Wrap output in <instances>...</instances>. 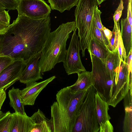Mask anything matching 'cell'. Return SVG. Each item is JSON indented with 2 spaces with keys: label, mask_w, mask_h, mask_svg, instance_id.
Listing matches in <instances>:
<instances>
[{
  "label": "cell",
  "mask_w": 132,
  "mask_h": 132,
  "mask_svg": "<svg viewBox=\"0 0 132 132\" xmlns=\"http://www.w3.org/2000/svg\"><path fill=\"white\" fill-rule=\"evenodd\" d=\"M51 31L50 15L39 19L18 15L0 35V56L21 59L26 63L42 52Z\"/></svg>",
  "instance_id": "cell-1"
},
{
  "label": "cell",
  "mask_w": 132,
  "mask_h": 132,
  "mask_svg": "<svg viewBox=\"0 0 132 132\" xmlns=\"http://www.w3.org/2000/svg\"><path fill=\"white\" fill-rule=\"evenodd\" d=\"M76 28L75 21L62 23L48 35L41 53L39 66L42 73L49 71L58 63L64 62L66 42L70 34Z\"/></svg>",
  "instance_id": "cell-2"
},
{
  "label": "cell",
  "mask_w": 132,
  "mask_h": 132,
  "mask_svg": "<svg viewBox=\"0 0 132 132\" xmlns=\"http://www.w3.org/2000/svg\"><path fill=\"white\" fill-rule=\"evenodd\" d=\"M98 4L97 0H79L75 11V22L78 30L80 50L82 56L86 49L89 50L93 36V20L94 10Z\"/></svg>",
  "instance_id": "cell-3"
},
{
  "label": "cell",
  "mask_w": 132,
  "mask_h": 132,
  "mask_svg": "<svg viewBox=\"0 0 132 132\" xmlns=\"http://www.w3.org/2000/svg\"><path fill=\"white\" fill-rule=\"evenodd\" d=\"M96 91L93 85L88 89L72 132H98L100 127L95 108Z\"/></svg>",
  "instance_id": "cell-4"
},
{
  "label": "cell",
  "mask_w": 132,
  "mask_h": 132,
  "mask_svg": "<svg viewBox=\"0 0 132 132\" xmlns=\"http://www.w3.org/2000/svg\"><path fill=\"white\" fill-rule=\"evenodd\" d=\"M82 104L62 106L54 102L51 106L52 132H72Z\"/></svg>",
  "instance_id": "cell-5"
},
{
  "label": "cell",
  "mask_w": 132,
  "mask_h": 132,
  "mask_svg": "<svg viewBox=\"0 0 132 132\" xmlns=\"http://www.w3.org/2000/svg\"><path fill=\"white\" fill-rule=\"evenodd\" d=\"M89 53L92 63V71L94 80L93 86L100 96L108 103L113 92L115 82L111 78L104 59Z\"/></svg>",
  "instance_id": "cell-6"
},
{
  "label": "cell",
  "mask_w": 132,
  "mask_h": 132,
  "mask_svg": "<svg viewBox=\"0 0 132 132\" xmlns=\"http://www.w3.org/2000/svg\"><path fill=\"white\" fill-rule=\"evenodd\" d=\"M77 28L73 31L71 39L67 50L63 65L68 75L78 73L86 71L81 62L80 55V50L78 37L76 33Z\"/></svg>",
  "instance_id": "cell-7"
},
{
  "label": "cell",
  "mask_w": 132,
  "mask_h": 132,
  "mask_svg": "<svg viewBox=\"0 0 132 132\" xmlns=\"http://www.w3.org/2000/svg\"><path fill=\"white\" fill-rule=\"evenodd\" d=\"M132 79L129 74L126 62L121 60L117 79L113 92L108 103L109 105L115 107L132 88Z\"/></svg>",
  "instance_id": "cell-8"
},
{
  "label": "cell",
  "mask_w": 132,
  "mask_h": 132,
  "mask_svg": "<svg viewBox=\"0 0 132 132\" xmlns=\"http://www.w3.org/2000/svg\"><path fill=\"white\" fill-rule=\"evenodd\" d=\"M16 10L18 15L23 14L35 19L46 17L51 11V7L44 0H19Z\"/></svg>",
  "instance_id": "cell-9"
},
{
  "label": "cell",
  "mask_w": 132,
  "mask_h": 132,
  "mask_svg": "<svg viewBox=\"0 0 132 132\" xmlns=\"http://www.w3.org/2000/svg\"><path fill=\"white\" fill-rule=\"evenodd\" d=\"M26 65L23 60L17 59L4 69L0 73V89L6 90L19 80Z\"/></svg>",
  "instance_id": "cell-10"
},
{
  "label": "cell",
  "mask_w": 132,
  "mask_h": 132,
  "mask_svg": "<svg viewBox=\"0 0 132 132\" xmlns=\"http://www.w3.org/2000/svg\"><path fill=\"white\" fill-rule=\"evenodd\" d=\"M56 78L53 76L43 81L26 84V87L20 90L22 102L24 105H33L41 91Z\"/></svg>",
  "instance_id": "cell-11"
},
{
  "label": "cell",
  "mask_w": 132,
  "mask_h": 132,
  "mask_svg": "<svg viewBox=\"0 0 132 132\" xmlns=\"http://www.w3.org/2000/svg\"><path fill=\"white\" fill-rule=\"evenodd\" d=\"M88 89L75 93L71 92L69 86L64 87L58 91L56 95V102L61 106H69L77 105L83 103Z\"/></svg>",
  "instance_id": "cell-12"
},
{
  "label": "cell",
  "mask_w": 132,
  "mask_h": 132,
  "mask_svg": "<svg viewBox=\"0 0 132 132\" xmlns=\"http://www.w3.org/2000/svg\"><path fill=\"white\" fill-rule=\"evenodd\" d=\"M41 53L31 57L26 63L25 67L19 80L21 82L26 84L43 79L39 66Z\"/></svg>",
  "instance_id": "cell-13"
},
{
  "label": "cell",
  "mask_w": 132,
  "mask_h": 132,
  "mask_svg": "<svg viewBox=\"0 0 132 132\" xmlns=\"http://www.w3.org/2000/svg\"><path fill=\"white\" fill-rule=\"evenodd\" d=\"M12 116L10 132H30L34 125L30 117L15 112Z\"/></svg>",
  "instance_id": "cell-14"
},
{
  "label": "cell",
  "mask_w": 132,
  "mask_h": 132,
  "mask_svg": "<svg viewBox=\"0 0 132 132\" xmlns=\"http://www.w3.org/2000/svg\"><path fill=\"white\" fill-rule=\"evenodd\" d=\"M78 79L73 85L69 86L71 92L75 93L78 92L88 89L94 84V80L92 71H85L77 73Z\"/></svg>",
  "instance_id": "cell-15"
},
{
  "label": "cell",
  "mask_w": 132,
  "mask_h": 132,
  "mask_svg": "<svg viewBox=\"0 0 132 132\" xmlns=\"http://www.w3.org/2000/svg\"><path fill=\"white\" fill-rule=\"evenodd\" d=\"M30 117L34 123L30 132H52L50 119L40 109Z\"/></svg>",
  "instance_id": "cell-16"
},
{
  "label": "cell",
  "mask_w": 132,
  "mask_h": 132,
  "mask_svg": "<svg viewBox=\"0 0 132 132\" xmlns=\"http://www.w3.org/2000/svg\"><path fill=\"white\" fill-rule=\"evenodd\" d=\"M125 115L123 122L124 132H132V88L129 90L123 98Z\"/></svg>",
  "instance_id": "cell-17"
},
{
  "label": "cell",
  "mask_w": 132,
  "mask_h": 132,
  "mask_svg": "<svg viewBox=\"0 0 132 132\" xmlns=\"http://www.w3.org/2000/svg\"><path fill=\"white\" fill-rule=\"evenodd\" d=\"M104 60L111 78L115 82V75L116 73L119 72L121 60L120 58L117 48L114 51H110L107 57Z\"/></svg>",
  "instance_id": "cell-18"
},
{
  "label": "cell",
  "mask_w": 132,
  "mask_h": 132,
  "mask_svg": "<svg viewBox=\"0 0 132 132\" xmlns=\"http://www.w3.org/2000/svg\"><path fill=\"white\" fill-rule=\"evenodd\" d=\"M95 96L96 114L100 125L109 120L111 118L108 113L109 108L107 103L103 100L96 92Z\"/></svg>",
  "instance_id": "cell-19"
},
{
  "label": "cell",
  "mask_w": 132,
  "mask_h": 132,
  "mask_svg": "<svg viewBox=\"0 0 132 132\" xmlns=\"http://www.w3.org/2000/svg\"><path fill=\"white\" fill-rule=\"evenodd\" d=\"M120 23L121 36L127 56L132 49V26L130 24L127 17L121 19Z\"/></svg>",
  "instance_id": "cell-20"
},
{
  "label": "cell",
  "mask_w": 132,
  "mask_h": 132,
  "mask_svg": "<svg viewBox=\"0 0 132 132\" xmlns=\"http://www.w3.org/2000/svg\"><path fill=\"white\" fill-rule=\"evenodd\" d=\"M89 53L101 59H105L110 52L107 46L93 36L90 43Z\"/></svg>",
  "instance_id": "cell-21"
},
{
  "label": "cell",
  "mask_w": 132,
  "mask_h": 132,
  "mask_svg": "<svg viewBox=\"0 0 132 132\" xmlns=\"http://www.w3.org/2000/svg\"><path fill=\"white\" fill-rule=\"evenodd\" d=\"M8 94L10 104L15 112L23 115L26 114L24 109V105L21 101L19 89L13 87L9 90Z\"/></svg>",
  "instance_id": "cell-22"
},
{
  "label": "cell",
  "mask_w": 132,
  "mask_h": 132,
  "mask_svg": "<svg viewBox=\"0 0 132 132\" xmlns=\"http://www.w3.org/2000/svg\"><path fill=\"white\" fill-rule=\"evenodd\" d=\"M53 10L63 12L64 11L70 10L71 8L77 6L79 0H48Z\"/></svg>",
  "instance_id": "cell-23"
},
{
  "label": "cell",
  "mask_w": 132,
  "mask_h": 132,
  "mask_svg": "<svg viewBox=\"0 0 132 132\" xmlns=\"http://www.w3.org/2000/svg\"><path fill=\"white\" fill-rule=\"evenodd\" d=\"M12 117V113L8 111L0 119V132H10Z\"/></svg>",
  "instance_id": "cell-24"
},
{
  "label": "cell",
  "mask_w": 132,
  "mask_h": 132,
  "mask_svg": "<svg viewBox=\"0 0 132 132\" xmlns=\"http://www.w3.org/2000/svg\"><path fill=\"white\" fill-rule=\"evenodd\" d=\"M102 12L98 9L97 6L95 7L93 14V17L94 19L96 24L102 33L105 41L106 45L107 46L109 43V42L106 38L104 34L103 28V26L102 23L100 18V15Z\"/></svg>",
  "instance_id": "cell-25"
},
{
  "label": "cell",
  "mask_w": 132,
  "mask_h": 132,
  "mask_svg": "<svg viewBox=\"0 0 132 132\" xmlns=\"http://www.w3.org/2000/svg\"><path fill=\"white\" fill-rule=\"evenodd\" d=\"M117 48L120 58L124 62H126L127 56L121 38L120 30L119 32Z\"/></svg>",
  "instance_id": "cell-26"
},
{
  "label": "cell",
  "mask_w": 132,
  "mask_h": 132,
  "mask_svg": "<svg viewBox=\"0 0 132 132\" xmlns=\"http://www.w3.org/2000/svg\"><path fill=\"white\" fill-rule=\"evenodd\" d=\"M19 2L18 0H0V4L8 11L16 10Z\"/></svg>",
  "instance_id": "cell-27"
},
{
  "label": "cell",
  "mask_w": 132,
  "mask_h": 132,
  "mask_svg": "<svg viewBox=\"0 0 132 132\" xmlns=\"http://www.w3.org/2000/svg\"><path fill=\"white\" fill-rule=\"evenodd\" d=\"M14 60L13 59L9 56H0V73Z\"/></svg>",
  "instance_id": "cell-28"
},
{
  "label": "cell",
  "mask_w": 132,
  "mask_h": 132,
  "mask_svg": "<svg viewBox=\"0 0 132 132\" xmlns=\"http://www.w3.org/2000/svg\"><path fill=\"white\" fill-rule=\"evenodd\" d=\"M93 36L99 41L106 45L103 36L100 30L97 27L93 17Z\"/></svg>",
  "instance_id": "cell-29"
},
{
  "label": "cell",
  "mask_w": 132,
  "mask_h": 132,
  "mask_svg": "<svg viewBox=\"0 0 132 132\" xmlns=\"http://www.w3.org/2000/svg\"><path fill=\"white\" fill-rule=\"evenodd\" d=\"M123 0H120L119 5L115 11L113 16L114 23H117L119 21V20L122 14V12L124 9Z\"/></svg>",
  "instance_id": "cell-30"
},
{
  "label": "cell",
  "mask_w": 132,
  "mask_h": 132,
  "mask_svg": "<svg viewBox=\"0 0 132 132\" xmlns=\"http://www.w3.org/2000/svg\"><path fill=\"white\" fill-rule=\"evenodd\" d=\"M99 132H113V128L109 120L100 125Z\"/></svg>",
  "instance_id": "cell-31"
},
{
  "label": "cell",
  "mask_w": 132,
  "mask_h": 132,
  "mask_svg": "<svg viewBox=\"0 0 132 132\" xmlns=\"http://www.w3.org/2000/svg\"><path fill=\"white\" fill-rule=\"evenodd\" d=\"M9 11L5 10L0 11V22L10 24V17L8 13Z\"/></svg>",
  "instance_id": "cell-32"
},
{
  "label": "cell",
  "mask_w": 132,
  "mask_h": 132,
  "mask_svg": "<svg viewBox=\"0 0 132 132\" xmlns=\"http://www.w3.org/2000/svg\"><path fill=\"white\" fill-rule=\"evenodd\" d=\"M113 28L115 30V39L113 50L114 51L117 49L119 31L120 30L119 21L117 23H114Z\"/></svg>",
  "instance_id": "cell-33"
},
{
  "label": "cell",
  "mask_w": 132,
  "mask_h": 132,
  "mask_svg": "<svg viewBox=\"0 0 132 132\" xmlns=\"http://www.w3.org/2000/svg\"><path fill=\"white\" fill-rule=\"evenodd\" d=\"M6 97V94L4 89H0V111Z\"/></svg>",
  "instance_id": "cell-34"
},
{
  "label": "cell",
  "mask_w": 132,
  "mask_h": 132,
  "mask_svg": "<svg viewBox=\"0 0 132 132\" xmlns=\"http://www.w3.org/2000/svg\"><path fill=\"white\" fill-rule=\"evenodd\" d=\"M131 4L130 3L128 2L127 9V18L130 25L132 26V18L131 12Z\"/></svg>",
  "instance_id": "cell-35"
},
{
  "label": "cell",
  "mask_w": 132,
  "mask_h": 132,
  "mask_svg": "<svg viewBox=\"0 0 132 132\" xmlns=\"http://www.w3.org/2000/svg\"><path fill=\"white\" fill-rule=\"evenodd\" d=\"M103 28L105 37L110 42V41L111 39L112 34V31L106 28L103 25Z\"/></svg>",
  "instance_id": "cell-36"
},
{
  "label": "cell",
  "mask_w": 132,
  "mask_h": 132,
  "mask_svg": "<svg viewBox=\"0 0 132 132\" xmlns=\"http://www.w3.org/2000/svg\"><path fill=\"white\" fill-rule=\"evenodd\" d=\"M9 25L0 22V35L5 32Z\"/></svg>",
  "instance_id": "cell-37"
},
{
  "label": "cell",
  "mask_w": 132,
  "mask_h": 132,
  "mask_svg": "<svg viewBox=\"0 0 132 132\" xmlns=\"http://www.w3.org/2000/svg\"><path fill=\"white\" fill-rule=\"evenodd\" d=\"M5 113H3L2 111H0V119L2 118L5 115Z\"/></svg>",
  "instance_id": "cell-38"
},
{
  "label": "cell",
  "mask_w": 132,
  "mask_h": 132,
  "mask_svg": "<svg viewBox=\"0 0 132 132\" xmlns=\"http://www.w3.org/2000/svg\"><path fill=\"white\" fill-rule=\"evenodd\" d=\"M97 2L98 5H100L102 2L106 0H97Z\"/></svg>",
  "instance_id": "cell-39"
},
{
  "label": "cell",
  "mask_w": 132,
  "mask_h": 132,
  "mask_svg": "<svg viewBox=\"0 0 132 132\" xmlns=\"http://www.w3.org/2000/svg\"><path fill=\"white\" fill-rule=\"evenodd\" d=\"M129 2L131 4L132 0H129Z\"/></svg>",
  "instance_id": "cell-40"
},
{
  "label": "cell",
  "mask_w": 132,
  "mask_h": 132,
  "mask_svg": "<svg viewBox=\"0 0 132 132\" xmlns=\"http://www.w3.org/2000/svg\"></svg>",
  "instance_id": "cell-41"
}]
</instances>
